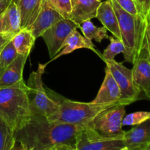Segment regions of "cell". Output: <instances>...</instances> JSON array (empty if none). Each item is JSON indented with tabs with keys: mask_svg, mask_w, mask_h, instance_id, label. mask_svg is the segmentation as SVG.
<instances>
[{
	"mask_svg": "<svg viewBox=\"0 0 150 150\" xmlns=\"http://www.w3.org/2000/svg\"><path fill=\"white\" fill-rule=\"evenodd\" d=\"M63 18L47 2V0H42L39 13L34 23L28 28L35 38L41 37L46 30L58 22Z\"/></svg>",
	"mask_w": 150,
	"mask_h": 150,
	"instance_id": "obj_11",
	"label": "cell"
},
{
	"mask_svg": "<svg viewBox=\"0 0 150 150\" xmlns=\"http://www.w3.org/2000/svg\"><path fill=\"white\" fill-rule=\"evenodd\" d=\"M11 150H29V149H26V148L21 143L16 141V142H15L14 145H13V148H12Z\"/></svg>",
	"mask_w": 150,
	"mask_h": 150,
	"instance_id": "obj_32",
	"label": "cell"
},
{
	"mask_svg": "<svg viewBox=\"0 0 150 150\" xmlns=\"http://www.w3.org/2000/svg\"><path fill=\"white\" fill-rule=\"evenodd\" d=\"M36 38L29 29H21L12 39L13 45L18 54L28 56L31 52Z\"/></svg>",
	"mask_w": 150,
	"mask_h": 150,
	"instance_id": "obj_20",
	"label": "cell"
},
{
	"mask_svg": "<svg viewBox=\"0 0 150 150\" xmlns=\"http://www.w3.org/2000/svg\"><path fill=\"white\" fill-rule=\"evenodd\" d=\"M150 120V111H137L124 116L123 126H135Z\"/></svg>",
	"mask_w": 150,
	"mask_h": 150,
	"instance_id": "obj_26",
	"label": "cell"
},
{
	"mask_svg": "<svg viewBox=\"0 0 150 150\" xmlns=\"http://www.w3.org/2000/svg\"><path fill=\"white\" fill-rule=\"evenodd\" d=\"M79 26L71 19L63 18L43 33L41 38L46 45L50 58L52 59L60 52L66 38Z\"/></svg>",
	"mask_w": 150,
	"mask_h": 150,
	"instance_id": "obj_8",
	"label": "cell"
},
{
	"mask_svg": "<svg viewBox=\"0 0 150 150\" xmlns=\"http://www.w3.org/2000/svg\"><path fill=\"white\" fill-rule=\"evenodd\" d=\"M144 150H150V144H149V146L146 148V149H145Z\"/></svg>",
	"mask_w": 150,
	"mask_h": 150,
	"instance_id": "obj_39",
	"label": "cell"
},
{
	"mask_svg": "<svg viewBox=\"0 0 150 150\" xmlns=\"http://www.w3.org/2000/svg\"><path fill=\"white\" fill-rule=\"evenodd\" d=\"M96 18L100 21L103 26L113 34L115 38L121 40L119 21L110 0L101 1L97 10Z\"/></svg>",
	"mask_w": 150,
	"mask_h": 150,
	"instance_id": "obj_15",
	"label": "cell"
},
{
	"mask_svg": "<svg viewBox=\"0 0 150 150\" xmlns=\"http://www.w3.org/2000/svg\"><path fill=\"white\" fill-rule=\"evenodd\" d=\"M150 21V10H149V13L148 17H147V21Z\"/></svg>",
	"mask_w": 150,
	"mask_h": 150,
	"instance_id": "obj_38",
	"label": "cell"
},
{
	"mask_svg": "<svg viewBox=\"0 0 150 150\" xmlns=\"http://www.w3.org/2000/svg\"><path fill=\"white\" fill-rule=\"evenodd\" d=\"M79 29L83 33L84 36L89 40H95L96 42H101L104 39H109L110 36L107 35V29L104 26H96L91 20L82 22L79 26Z\"/></svg>",
	"mask_w": 150,
	"mask_h": 150,
	"instance_id": "obj_21",
	"label": "cell"
},
{
	"mask_svg": "<svg viewBox=\"0 0 150 150\" xmlns=\"http://www.w3.org/2000/svg\"><path fill=\"white\" fill-rule=\"evenodd\" d=\"M98 1H102V0H98Z\"/></svg>",
	"mask_w": 150,
	"mask_h": 150,
	"instance_id": "obj_40",
	"label": "cell"
},
{
	"mask_svg": "<svg viewBox=\"0 0 150 150\" xmlns=\"http://www.w3.org/2000/svg\"><path fill=\"white\" fill-rule=\"evenodd\" d=\"M27 58L28 56L19 54L17 58L3 70L0 77V88L13 86L24 80V67Z\"/></svg>",
	"mask_w": 150,
	"mask_h": 150,
	"instance_id": "obj_18",
	"label": "cell"
},
{
	"mask_svg": "<svg viewBox=\"0 0 150 150\" xmlns=\"http://www.w3.org/2000/svg\"><path fill=\"white\" fill-rule=\"evenodd\" d=\"M46 65L38 64V70L31 73L26 83L31 115L49 117L58 108V105L49 97L43 84L42 76Z\"/></svg>",
	"mask_w": 150,
	"mask_h": 150,
	"instance_id": "obj_5",
	"label": "cell"
},
{
	"mask_svg": "<svg viewBox=\"0 0 150 150\" xmlns=\"http://www.w3.org/2000/svg\"><path fill=\"white\" fill-rule=\"evenodd\" d=\"M13 0H0V15L4 13Z\"/></svg>",
	"mask_w": 150,
	"mask_h": 150,
	"instance_id": "obj_31",
	"label": "cell"
},
{
	"mask_svg": "<svg viewBox=\"0 0 150 150\" xmlns=\"http://www.w3.org/2000/svg\"><path fill=\"white\" fill-rule=\"evenodd\" d=\"M47 2L63 18H69L73 8V0H47Z\"/></svg>",
	"mask_w": 150,
	"mask_h": 150,
	"instance_id": "obj_25",
	"label": "cell"
},
{
	"mask_svg": "<svg viewBox=\"0 0 150 150\" xmlns=\"http://www.w3.org/2000/svg\"><path fill=\"white\" fill-rule=\"evenodd\" d=\"M12 39H13L12 37L7 36V35H1V34H0V51H1V49L4 48V45H5L9 41L11 40Z\"/></svg>",
	"mask_w": 150,
	"mask_h": 150,
	"instance_id": "obj_30",
	"label": "cell"
},
{
	"mask_svg": "<svg viewBox=\"0 0 150 150\" xmlns=\"http://www.w3.org/2000/svg\"><path fill=\"white\" fill-rule=\"evenodd\" d=\"M3 69L1 68V65H0V77H1V74H2V73H3Z\"/></svg>",
	"mask_w": 150,
	"mask_h": 150,
	"instance_id": "obj_36",
	"label": "cell"
},
{
	"mask_svg": "<svg viewBox=\"0 0 150 150\" xmlns=\"http://www.w3.org/2000/svg\"><path fill=\"white\" fill-rule=\"evenodd\" d=\"M134 1H135V0H134ZM135 2H136V1H135Z\"/></svg>",
	"mask_w": 150,
	"mask_h": 150,
	"instance_id": "obj_41",
	"label": "cell"
},
{
	"mask_svg": "<svg viewBox=\"0 0 150 150\" xmlns=\"http://www.w3.org/2000/svg\"><path fill=\"white\" fill-rule=\"evenodd\" d=\"M120 99L121 92L119 85L109 69L106 67L105 76L102 84L97 93V95L94 100L91 101V103L97 105L121 104Z\"/></svg>",
	"mask_w": 150,
	"mask_h": 150,
	"instance_id": "obj_12",
	"label": "cell"
},
{
	"mask_svg": "<svg viewBox=\"0 0 150 150\" xmlns=\"http://www.w3.org/2000/svg\"><path fill=\"white\" fill-rule=\"evenodd\" d=\"M46 92L51 99L58 105L57 111L47 117L51 121L85 126L94 117L104 110L119 104L97 105L92 103L73 101L59 95L49 88L45 87Z\"/></svg>",
	"mask_w": 150,
	"mask_h": 150,
	"instance_id": "obj_2",
	"label": "cell"
},
{
	"mask_svg": "<svg viewBox=\"0 0 150 150\" xmlns=\"http://www.w3.org/2000/svg\"><path fill=\"white\" fill-rule=\"evenodd\" d=\"M150 10V0H143L142 3V16L146 19Z\"/></svg>",
	"mask_w": 150,
	"mask_h": 150,
	"instance_id": "obj_28",
	"label": "cell"
},
{
	"mask_svg": "<svg viewBox=\"0 0 150 150\" xmlns=\"http://www.w3.org/2000/svg\"><path fill=\"white\" fill-rule=\"evenodd\" d=\"M109 40L110 43L106 49H104V52L101 54V59L104 62L110 61L114 59L115 57L119 54H124L125 47L123 42L121 40L117 39L113 37H110Z\"/></svg>",
	"mask_w": 150,
	"mask_h": 150,
	"instance_id": "obj_23",
	"label": "cell"
},
{
	"mask_svg": "<svg viewBox=\"0 0 150 150\" xmlns=\"http://www.w3.org/2000/svg\"><path fill=\"white\" fill-rule=\"evenodd\" d=\"M19 55L11 40L0 51V65L1 68L4 70L17 58Z\"/></svg>",
	"mask_w": 150,
	"mask_h": 150,
	"instance_id": "obj_24",
	"label": "cell"
},
{
	"mask_svg": "<svg viewBox=\"0 0 150 150\" xmlns=\"http://www.w3.org/2000/svg\"><path fill=\"white\" fill-rule=\"evenodd\" d=\"M42 0H13L19 9L21 29H28L36 19Z\"/></svg>",
	"mask_w": 150,
	"mask_h": 150,
	"instance_id": "obj_19",
	"label": "cell"
},
{
	"mask_svg": "<svg viewBox=\"0 0 150 150\" xmlns=\"http://www.w3.org/2000/svg\"><path fill=\"white\" fill-rule=\"evenodd\" d=\"M14 130L0 118V150H11L16 142Z\"/></svg>",
	"mask_w": 150,
	"mask_h": 150,
	"instance_id": "obj_22",
	"label": "cell"
},
{
	"mask_svg": "<svg viewBox=\"0 0 150 150\" xmlns=\"http://www.w3.org/2000/svg\"><path fill=\"white\" fill-rule=\"evenodd\" d=\"M146 43L147 48H148V52H149V57L150 60V38L147 33L146 32Z\"/></svg>",
	"mask_w": 150,
	"mask_h": 150,
	"instance_id": "obj_33",
	"label": "cell"
},
{
	"mask_svg": "<svg viewBox=\"0 0 150 150\" xmlns=\"http://www.w3.org/2000/svg\"><path fill=\"white\" fill-rule=\"evenodd\" d=\"M146 33L149 35L150 38V21H147V26H146Z\"/></svg>",
	"mask_w": 150,
	"mask_h": 150,
	"instance_id": "obj_35",
	"label": "cell"
},
{
	"mask_svg": "<svg viewBox=\"0 0 150 150\" xmlns=\"http://www.w3.org/2000/svg\"><path fill=\"white\" fill-rule=\"evenodd\" d=\"M125 146L124 139H104L84 127L76 136V150H119Z\"/></svg>",
	"mask_w": 150,
	"mask_h": 150,
	"instance_id": "obj_9",
	"label": "cell"
},
{
	"mask_svg": "<svg viewBox=\"0 0 150 150\" xmlns=\"http://www.w3.org/2000/svg\"><path fill=\"white\" fill-rule=\"evenodd\" d=\"M85 126L51 121L42 116L31 115L15 131L16 141L29 150H49L58 144L75 146L76 136Z\"/></svg>",
	"mask_w": 150,
	"mask_h": 150,
	"instance_id": "obj_1",
	"label": "cell"
},
{
	"mask_svg": "<svg viewBox=\"0 0 150 150\" xmlns=\"http://www.w3.org/2000/svg\"><path fill=\"white\" fill-rule=\"evenodd\" d=\"M100 3L98 0H73V8L69 19L80 25L85 21L94 18Z\"/></svg>",
	"mask_w": 150,
	"mask_h": 150,
	"instance_id": "obj_17",
	"label": "cell"
},
{
	"mask_svg": "<svg viewBox=\"0 0 150 150\" xmlns=\"http://www.w3.org/2000/svg\"><path fill=\"white\" fill-rule=\"evenodd\" d=\"M27 86L24 80L0 88V118L16 131L30 117Z\"/></svg>",
	"mask_w": 150,
	"mask_h": 150,
	"instance_id": "obj_4",
	"label": "cell"
},
{
	"mask_svg": "<svg viewBox=\"0 0 150 150\" xmlns=\"http://www.w3.org/2000/svg\"><path fill=\"white\" fill-rule=\"evenodd\" d=\"M136 1L137 6H138V9H139L140 12L142 14V3H143V0H135Z\"/></svg>",
	"mask_w": 150,
	"mask_h": 150,
	"instance_id": "obj_34",
	"label": "cell"
},
{
	"mask_svg": "<svg viewBox=\"0 0 150 150\" xmlns=\"http://www.w3.org/2000/svg\"><path fill=\"white\" fill-rule=\"evenodd\" d=\"M125 106L119 104L104 110L88 122L85 127L104 139H124L125 131L122 129V121Z\"/></svg>",
	"mask_w": 150,
	"mask_h": 150,
	"instance_id": "obj_6",
	"label": "cell"
},
{
	"mask_svg": "<svg viewBox=\"0 0 150 150\" xmlns=\"http://www.w3.org/2000/svg\"><path fill=\"white\" fill-rule=\"evenodd\" d=\"M132 64V72L135 86L140 92L144 93L150 100V60L146 39L141 51Z\"/></svg>",
	"mask_w": 150,
	"mask_h": 150,
	"instance_id": "obj_10",
	"label": "cell"
},
{
	"mask_svg": "<svg viewBox=\"0 0 150 150\" xmlns=\"http://www.w3.org/2000/svg\"><path fill=\"white\" fill-rule=\"evenodd\" d=\"M49 150H76L75 146H71L69 144H58L53 146Z\"/></svg>",
	"mask_w": 150,
	"mask_h": 150,
	"instance_id": "obj_29",
	"label": "cell"
},
{
	"mask_svg": "<svg viewBox=\"0 0 150 150\" xmlns=\"http://www.w3.org/2000/svg\"><path fill=\"white\" fill-rule=\"evenodd\" d=\"M104 63L119 85L121 104L128 105L138 100L141 92L135 84L132 69L126 68L122 63L118 62L115 59L106 61Z\"/></svg>",
	"mask_w": 150,
	"mask_h": 150,
	"instance_id": "obj_7",
	"label": "cell"
},
{
	"mask_svg": "<svg viewBox=\"0 0 150 150\" xmlns=\"http://www.w3.org/2000/svg\"><path fill=\"white\" fill-rule=\"evenodd\" d=\"M116 2L126 12L133 16L142 15L134 0H116Z\"/></svg>",
	"mask_w": 150,
	"mask_h": 150,
	"instance_id": "obj_27",
	"label": "cell"
},
{
	"mask_svg": "<svg viewBox=\"0 0 150 150\" xmlns=\"http://www.w3.org/2000/svg\"><path fill=\"white\" fill-rule=\"evenodd\" d=\"M80 48H88V49L91 50L101 59V54L94 48V45L93 44L92 41L87 39L85 36L81 35V34L76 29L72 32L70 35L66 38L62 45V49L60 50V52L57 53L56 56L51 59V60L47 62L46 64L50 63V62L57 59L61 56L71 54L75 50L80 49Z\"/></svg>",
	"mask_w": 150,
	"mask_h": 150,
	"instance_id": "obj_14",
	"label": "cell"
},
{
	"mask_svg": "<svg viewBox=\"0 0 150 150\" xmlns=\"http://www.w3.org/2000/svg\"><path fill=\"white\" fill-rule=\"evenodd\" d=\"M119 150H129V149H128L127 147H126V146H124V147H122L121 149H119Z\"/></svg>",
	"mask_w": 150,
	"mask_h": 150,
	"instance_id": "obj_37",
	"label": "cell"
},
{
	"mask_svg": "<svg viewBox=\"0 0 150 150\" xmlns=\"http://www.w3.org/2000/svg\"><path fill=\"white\" fill-rule=\"evenodd\" d=\"M124 142L129 150H144L150 144V120L125 131Z\"/></svg>",
	"mask_w": 150,
	"mask_h": 150,
	"instance_id": "obj_13",
	"label": "cell"
},
{
	"mask_svg": "<svg viewBox=\"0 0 150 150\" xmlns=\"http://www.w3.org/2000/svg\"><path fill=\"white\" fill-rule=\"evenodd\" d=\"M21 29L20 13L13 1L7 10L0 15V34L13 38Z\"/></svg>",
	"mask_w": 150,
	"mask_h": 150,
	"instance_id": "obj_16",
	"label": "cell"
},
{
	"mask_svg": "<svg viewBox=\"0 0 150 150\" xmlns=\"http://www.w3.org/2000/svg\"><path fill=\"white\" fill-rule=\"evenodd\" d=\"M110 1L119 21L121 40L125 47L124 60L133 63L145 42L147 21L142 15L129 14L119 6L116 0Z\"/></svg>",
	"mask_w": 150,
	"mask_h": 150,
	"instance_id": "obj_3",
	"label": "cell"
}]
</instances>
